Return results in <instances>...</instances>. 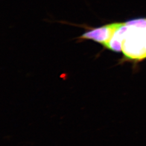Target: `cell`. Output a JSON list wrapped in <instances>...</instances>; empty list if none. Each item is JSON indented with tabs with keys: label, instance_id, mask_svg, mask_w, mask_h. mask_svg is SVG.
I'll return each mask as SVG.
<instances>
[{
	"label": "cell",
	"instance_id": "cell-1",
	"mask_svg": "<svg viewBox=\"0 0 146 146\" xmlns=\"http://www.w3.org/2000/svg\"><path fill=\"white\" fill-rule=\"evenodd\" d=\"M105 48L122 52L120 63H131L136 68L146 60V17L117 22V26Z\"/></svg>",
	"mask_w": 146,
	"mask_h": 146
},
{
	"label": "cell",
	"instance_id": "cell-2",
	"mask_svg": "<svg viewBox=\"0 0 146 146\" xmlns=\"http://www.w3.org/2000/svg\"><path fill=\"white\" fill-rule=\"evenodd\" d=\"M117 26V22L107 24L96 28H90L79 37L81 40H91L105 47L110 41Z\"/></svg>",
	"mask_w": 146,
	"mask_h": 146
}]
</instances>
